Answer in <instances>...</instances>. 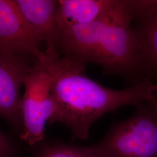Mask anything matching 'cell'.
<instances>
[{
    "label": "cell",
    "instance_id": "obj_5",
    "mask_svg": "<svg viewBox=\"0 0 157 157\" xmlns=\"http://www.w3.org/2000/svg\"><path fill=\"white\" fill-rule=\"evenodd\" d=\"M43 42L29 25L13 0H0V52L10 56L33 58L41 61Z\"/></svg>",
    "mask_w": 157,
    "mask_h": 157
},
{
    "label": "cell",
    "instance_id": "obj_7",
    "mask_svg": "<svg viewBox=\"0 0 157 157\" xmlns=\"http://www.w3.org/2000/svg\"><path fill=\"white\" fill-rule=\"evenodd\" d=\"M133 29L143 56L147 78H157V0H129Z\"/></svg>",
    "mask_w": 157,
    "mask_h": 157
},
{
    "label": "cell",
    "instance_id": "obj_1",
    "mask_svg": "<svg viewBox=\"0 0 157 157\" xmlns=\"http://www.w3.org/2000/svg\"><path fill=\"white\" fill-rule=\"evenodd\" d=\"M47 63L56 107L48 124L65 126L74 140L87 139L91 126L107 113L151 101L157 89V83L146 80L123 90L111 89L89 78L87 64L71 57L47 58Z\"/></svg>",
    "mask_w": 157,
    "mask_h": 157
},
{
    "label": "cell",
    "instance_id": "obj_9",
    "mask_svg": "<svg viewBox=\"0 0 157 157\" xmlns=\"http://www.w3.org/2000/svg\"><path fill=\"white\" fill-rule=\"evenodd\" d=\"M115 2V0H59L57 12L58 32L95 21L108 11Z\"/></svg>",
    "mask_w": 157,
    "mask_h": 157
},
{
    "label": "cell",
    "instance_id": "obj_11",
    "mask_svg": "<svg viewBox=\"0 0 157 157\" xmlns=\"http://www.w3.org/2000/svg\"><path fill=\"white\" fill-rule=\"evenodd\" d=\"M13 152L11 141L0 130V157H12Z\"/></svg>",
    "mask_w": 157,
    "mask_h": 157
},
{
    "label": "cell",
    "instance_id": "obj_8",
    "mask_svg": "<svg viewBox=\"0 0 157 157\" xmlns=\"http://www.w3.org/2000/svg\"><path fill=\"white\" fill-rule=\"evenodd\" d=\"M23 17L45 43L46 57L54 59L60 57L56 50L58 29L57 12L58 1L14 0Z\"/></svg>",
    "mask_w": 157,
    "mask_h": 157
},
{
    "label": "cell",
    "instance_id": "obj_10",
    "mask_svg": "<svg viewBox=\"0 0 157 157\" xmlns=\"http://www.w3.org/2000/svg\"><path fill=\"white\" fill-rule=\"evenodd\" d=\"M39 157H102L88 147H79L63 143L44 146Z\"/></svg>",
    "mask_w": 157,
    "mask_h": 157
},
{
    "label": "cell",
    "instance_id": "obj_4",
    "mask_svg": "<svg viewBox=\"0 0 157 157\" xmlns=\"http://www.w3.org/2000/svg\"><path fill=\"white\" fill-rule=\"evenodd\" d=\"M21 113L23 125L21 139L33 146L44 139L45 124L55 112L51 94V75L47 58L36 60L25 78Z\"/></svg>",
    "mask_w": 157,
    "mask_h": 157
},
{
    "label": "cell",
    "instance_id": "obj_12",
    "mask_svg": "<svg viewBox=\"0 0 157 157\" xmlns=\"http://www.w3.org/2000/svg\"><path fill=\"white\" fill-rule=\"evenodd\" d=\"M148 102L157 111V89L154 98L151 101H148Z\"/></svg>",
    "mask_w": 157,
    "mask_h": 157
},
{
    "label": "cell",
    "instance_id": "obj_3",
    "mask_svg": "<svg viewBox=\"0 0 157 157\" xmlns=\"http://www.w3.org/2000/svg\"><path fill=\"white\" fill-rule=\"evenodd\" d=\"M136 107L90 149L102 157H157V111L148 102Z\"/></svg>",
    "mask_w": 157,
    "mask_h": 157
},
{
    "label": "cell",
    "instance_id": "obj_2",
    "mask_svg": "<svg viewBox=\"0 0 157 157\" xmlns=\"http://www.w3.org/2000/svg\"><path fill=\"white\" fill-rule=\"evenodd\" d=\"M133 20L129 0H115L95 21L59 30L56 51L59 56L96 64L104 75L118 76L132 85L139 84L148 79Z\"/></svg>",
    "mask_w": 157,
    "mask_h": 157
},
{
    "label": "cell",
    "instance_id": "obj_6",
    "mask_svg": "<svg viewBox=\"0 0 157 157\" xmlns=\"http://www.w3.org/2000/svg\"><path fill=\"white\" fill-rule=\"evenodd\" d=\"M29 58L0 52V117L16 126L22 123L21 88L36 62L30 63Z\"/></svg>",
    "mask_w": 157,
    "mask_h": 157
}]
</instances>
